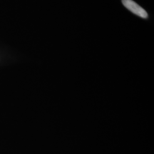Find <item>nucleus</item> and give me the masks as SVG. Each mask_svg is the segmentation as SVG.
Returning <instances> with one entry per match:
<instances>
[{"label":"nucleus","mask_w":154,"mask_h":154,"mask_svg":"<svg viewBox=\"0 0 154 154\" xmlns=\"http://www.w3.org/2000/svg\"><path fill=\"white\" fill-rule=\"evenodd\" d=\"M122 3L126 8L137 16L143 19L148 17V14L145 9L140 7L138 4H136L133 0H122Z\"/></svg>","instance_id":"nucleus-1"}]
</instances>
